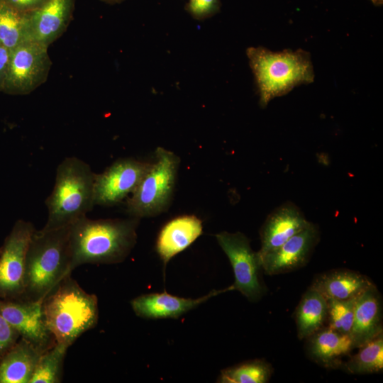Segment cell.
<instances>
[{
  "label": "cell",
  "instance_id": "cell-1",
  "mask_svg": "<svg viewBox=\"0 0 383 383\" xmlns=\"http://www.w3.org/2000/svg\"><path fill=\"white\" fill-rule=\"evenodd\" d=\"M138 223L135 217L76 221L69 231L70 272L84 264L123 262L135 245Z\"/></svg>",
  "mask_w": 383,
  "mask_h": 383
},
{
  "label": "cell",
  "instance_id": "cell-2",
  "mask_svg": "<svg viewBox=\"0 0 383 383\" xmlns=\"http://www.w3.org/2000/svg\"><path fill=\"white\" fill-rule=\"evenodd\" d=\"M43 311L57 343L71 346L99 320L98 299L66 275L44 298Z\"/></svg>",
  "mask_w": 383,
  "mask_h": 383
},
{
  "label": "cell",
  "instance_id": "cell-3",
  "mask_svg": "<svg viewBox=\"0 0 383 383\" xmlns=\"http://www.w3.org/2000/svg\"><path fill=\"white\" fill-rule=\"evenodd\" d=\"M70 226L50 231L35 230L26 257L21 299L43 301L69 271Z\"/></svg>",
  "mask_w": 383,
  "mask_h": 383
},
{
  "label": "cell",
  "instance_id": "cell-4",
  "mask_svg": "<svg viewBox=\"0 0 383 383\" xmlns=\"http://www.w3.org/2000/svg\"><path fill=\"white\" fill-rule=\"evenodd\" d=\"M94 177L84 161L70 157L57 168L53 190L47 198L48 219L42 231L70 226L86 216L94 204Z\"/></svg>",
  "mask_w": 383,
  "mask_h": 383
},
{
  "label": "cell",
  "instance_id": "cell-5",
  "mask_svg": "<svg viewBox=\"0 0 383 383\" xmlns=\"http://www.w3.org/2000/svg\"><path fill=\"white\" fill-rule=\"evenodd\" d=\"M246 54L255 78L262 107L297 85L313 82L310 54L301 49L272 52L262 47H250Z\"/></svg>",
  "mask_w": 383,
  "mask_h": 383
},
{
  "label": "cell",
  "instance_id": "cell-6",
  "mask_svg": "<svg viewBox=\"0 0 383 383\" xmlns=\"http://www.w3.org/2000/svg\"><path fill=\"white\" fill-rule=\"evenodd\" d=\"M155 155V161L127 200V211L131 217L158 215L167 209L171 202L180 159L161 147L156 149Z\"/></svg>",
  "mask_w": 383,
  "mask_h": 383
},
{
  "label": "cell",
  "instance_id": "cell-7",
  "mask_svg": "<svg viewBox=\"0 0 383 383\" xmlns=\"http://www.w3.org/2000/svg\"><path fill=\"white\" fill-rule=\"evenodd\" d=\"M48 50V46L35 41L25 43L11 50L2 91L26 95L45 83L52 65Z\"/></svg>",
  "mask_w": 383,
  "mask_h": 383
},
{
  "label": "cell",
  "instance_id": "cell-8",
  "mask_svg": "<svg viewBox=\"0 0 383 383\" xmlns=\"http://www.w3.org/2000/svg\"><path fill=\"white\" fill-rule=\"evenodd\" d=\"M216 238L232 266L235 281L233 290L239 291L250 301H257L265 288L261 282L262 270L257 252L250 247L248 238L242 233L221 232Z\"/></svg>",
  "mask_w": 383,
  "mask_h": 383
},
{
  "label": "cell",
  "instance_id": "cell-9",
  "mask_svg": "<svg viewBox=\"0 0 383 383\" xmlns=\"http://www.w3.org/2000/svg\"><path fill=\"white\" fill-rule=\"evenodd\" d=\"M33 225L17 221L0 248V299H21L24 291L26 257L35 231Z\"/></svg>",
  "mask_w": 383,
  "mask_h": 383
},
{
  "label": "cell",
  "instance_id": "cell-10",
  "mask_svg": "<svg viewBox=\"0 0 383 383\" xmlns=\"http://www.w3.org/2000/svg\"><path fill=\"white\" fill-rule=\"evenodd\" d=\"M150 163L120 159L94 177V204L113 206L135 190Z\"/></svg>",
  "mask_w": 383,
  "mask_h": 383
},
{
  "label": "cell",
  "instance_id": "cell-11",
  "mask_svg": "<svg viewBox=\"0 0 383 383\" xmlns=\"http://www.w3.org/2000/svg\"><path fill=\"white\" fill-rule=\"evenodd\" d=\"M42 304L43 301L0 299V313L18 333L20 338L43 353L56 342L47 326Z\"/></svg>",
  "mask_w": 383,
  "mask_h": 383
},
{
  "label": "cell",
  "instance_id": "cell-12",
  "mask_svg": "<svg viewBox=\"0 0 383 383\" xmlns=\"http://www.w3.org/2000/svg\"><path fill=\"white\" fill-rule=\"evenodd\" d=\"M319 240L316 225L311 223L276 249L260 258L262 271L268 275L289 272L305 265Z\"/></svg>",
  "mask_w": 383,
  "mask_h": 383
},
{
  "label": "cell",
  "instance_id": "cell-13",
  "mask_svg": "<svg viewBox=\"0 0 383 383\" xmlns=\"http://www.w3.org/2000/svg\"><path fill=\"white\" fill-rule=\"evenodd\" d=\"M75 0H47L27 13L30 39L49 47L66 31L72 21Z\"/></svg>",
  "mask_w": 383,
  "mask_h": 383
},
{
  "label": "cell",
  "instance_id": "cell-14",
  "mask_svg": "<svg viewBox=\"0 0 383 383\" xmlns=\"http://www.w3.org/2000/svg\"><path fill=\"white\" fill-rule=\"evenodd\" d=\"M230 290H233L231 285L226 289L213 290L198 299L179 297L166 292L150 293L132 299L131 306L134 313L143 318H177L211 297Z\"/></svg>",
  "mask_w": 383,
  "mask_h": 383
},
{
  "label": "cell",
  "instance_id": "cell-15",
  "mask_svg": "<svg viewBox=\"0 0 383 383\" xmlns=\"http://www.w3.org/2000/svg\"><path fill=\"white\" fill-rule=\"evenodd\" d=\"M310 223L301 210L291 202L277 208L268 216L260 230L259 258L282 245Z\"/></svg>",
  "mask_w": 383,
  "mask_h": 383
},
{
  "label": "cell",
  "instance_id": "cell-16",
  "mask_svg": "<svg viewBox=\"0 0 383 383\" xmlns=\"http://www.w3.org/2000/svg\"><path fill=\"white\" fill-rule=\"evenodd\" d=\"M202 232V221L194 215H183L168 221L160 230L155 245L164 267L173 257L192 244Z\"/></svg>",
  "mask_w": 383,
  "mask_h": 383
},
{
  "label": "cell",
  "instance_id": "cell-17",
  "mask_svg": "<svg viewBox=\"0 0 383 383\" xmlns=\"http://www.w3.org/2000/svg\"><path fill=\"white\" fill-rule=\"evenodd\" d=\"M374 286V284L368 277L358 272L338 269L318 275L311 287L328 301L357 298Z\"/></svg>",
  "mask_w": 383,
  "mask_h": 383
},
{
  "label": "cell",
  "instance_id": "cell-18",
  "mask_svg": "<svg viewBox=\"0 0 383 383\" xmlns=\"http://www.w3.org/2000/svg\"><path fill=\"white\" fill-rule=\"evenodd\" d=\"M382 315L381 296L374 285L356 299L350 333L355 348H360L382 333Z\"/></svg>",
  "mask_w": 383,
  "mask_h": 383
},
{
  "label": "cell",
  "instance_id": "cell-19",
  "mask_svg": "<svg viewBox=\"0 0 383 383\" xmlns=\"http://www.w3.org/2000/svg\"><path fill=\"white\" fill-rule=\"evenodd\" d=\"M42 353L20 338L0 358V383H29Z\"/></svg>",
  "mask_w": 383,
  "mask_h": 383
},
{
  "label": "cell",
  "instance_id": "cell-20",
  "mask_svg": "<svg viewBox=\"0 0 383 383\" xmlns=\"http://www.w3.org/2000/svg\"><path fill=\"white\" fill-rule=\"evenodd\" d=\"M307 340L309 356L315 362L328 367L339 365L341 359L355 348L349 334L340 333L328 327H323Z\"/></svg>",
  "mask_w": 383,
  "mask_h": 383
},
{
  "label": "cell",
  "instance_id": "cell-21",
  "mask_svg": "<svg viewBox=\"0 0 383 383\" xmlns=\"http://www.w3.org/2000/svg\"><path fill=\"white\" fill-rule=\"evenodd\" d=\"M327 300L310 287L303 294L295 311L299 338L307 339L322 328L327 321Z\"/></svg>",
  "mask_w": 383,
  "mask_h": 383
},
{
  "label": "cell",
  "instance_id": "cell-22",
  "mask_svg": "<svg viewBox=\"0 0 383 383\" xmlns=\"http://www.w3.org/2000/svg\"><path fill=\"white\" fill-rule=\"evenodd\" d=\"M32 41L27 13L0 4V43L10 50Z\"/></svg>",
  "mask_w": 383,
  "mask_h": 383
},
{
  "label": "cell",
  "instance_id": "cell-23",
  "mask_svg": "<svg viewBox=\"0 0 383 383\" xmlns=\"http://www.w3.org/2000/svg\"><path fill=\"white\" fill-rule=\"evenodd\" d=\"M358 348L359 351L350 357L345 364L346 371L354 374H371L382 371V333Z\"/></svg>",
  "mask_w": 383,
  "mask_h": 383
},
{
  "label": "cell",
  "instance_id": "cell-24",
  "mask_svg": "<svg viewBox=\"0 0 383 383\" xmlns=\"http://www.w3.org/2000/svg\"><path fill=\"white\" fill-rule=\"evenodd\" d=\"M272 374L271 365L263 360H248L221 371L218 382L266 383Z\"/></svg>",
  "mask_w": 383,
  "mask_h": 383
},
{
  "label": "cell",
  "instance_id": "cell-25",
  "mask_svg": "<svg viewBox=\"0 0 383 383\" xmlns=\"http://www.w3.org/2000/svg\"><path fill=\"white\" fill-rule=\"evenodd\" d=\"M68 346L55 343L43 352L35 366L29 383H59L62 382L64 360Z\"/></svg>",
  "mask_w": 383,
  "mask_h": 383
},
{
  "label": "cell",
  "instance_id": "cell-26",
  "mask_svg": "<svg viewBox=\"0 0 383 383\" xmlns=\"http://www.w3.org/2000/svg\"><path fill=\"white\" fill-rule=\"evenodd\" d=\"M357 298L347 300H328L327 321L328 328L342 333L351 331Z\"/></svg>",
  "mask_w": 383,
  "mask_h": 383
},
{
  "label": "cell",
  "instance_id": "cell-27",
  "mask_svg": "<svg viewBox=\"0 0 383 383\" xmlns=\"http://www.w3.org/2000/svg\"><path fill=\"white\" fill-rule=\"evenodd\" d=\"M221 0H188L185 10L198 21L211 18L220 11Z\"/></svg>",
  "mask_w": 383,
  "mask_h": 383
},
{
  "label": "cell",
  "instance_id": "cell-28",
  "mask_svg": "<svg viewBox=\"0 0 383 383\" xmlns=\"http://www.w3.org/2000/svg\"><path fill=\"white\" fill-rule=\"evenodd\" d=\"M20 335L0 313V358L17 342Z\"/></svg>",
  "mask_w": 383,
  "mask_h": 383
},
{
  "label": "cell",
  "instance_id": "cell-29",
  "mask_svg": "<svg viewBox=\"0 0 383 383\" xmlns=\"http://www.w3.org/2000/svg\"><path fill=\"white\" fill-rule=\"evenodd\" d=\"M47 0H0V4L22 13L33 11L42 6Z\"/></svg>",
  "mask_w": 383,
  "mask_h": 383
},
{
  "label": "cell",
  "instance_id": "cell-30",
  "mask_svg": "<svg viewBox=\"0 0 383 383\" xmlns=\"http://www.w3.org/2000/svg\"><path fill=\"white\" fill-rule=\"evenodd\" d=\"M10 57L11 50L0 43V92L3 90Z\"/></svg>",
  "mask_w": 383,
  "mask_h": 383
},
{
  "label": "cell",
  "instance_id": "cell-31",
  "mask_svg": "<svg viewBox=\"0 0 383 383\" xmlns=\"http://www.w3.org/2000/svg\"><path fill=\"white\" fill-rule=\"evenodd\" d=\"M105 3L110 4H118L121 3L125 0H101Z\"/></svg>",
  "mask_w": 383,
  "mask_h": 383
},
{
  "label": "cell",
  "instance_id": "cell-32",
  "mask_svg": "<svg viewBox=\"0 0 383 383\" xmlns=\"http://www.w3.org/2000/svg\"><path fill=\"white\" fill-rule=\"evenodd\" d=\"M375 5H380L382 4L383 0H371Z\"/></svg>",
  "mask_w": 383,
  "mask_h": 383
}]
</instances>
